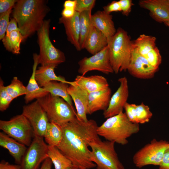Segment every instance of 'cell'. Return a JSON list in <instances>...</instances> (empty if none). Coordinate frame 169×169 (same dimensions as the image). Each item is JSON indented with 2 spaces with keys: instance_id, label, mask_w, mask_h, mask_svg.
<instances>
[{
  "instance_id": "cell-33",
  "label": "cell",
  "mask_w": 169,
  "mask_h": 169,
  "mask_svg": "<svg viewBox=\"0 0 169 169\" xmlns=\"http://www.w3.org/2000/svg\"><path fill=\"white\" fill-rule=\"evenodd\" d=\"M14 99L9 94L6 89L4 82L0 79V110L3 112L6 110Z\"/></svg>"
},
{
  "instance_id": "cell-44",
  "label": "cell",
  "mask_w": 169,
  "mask_h": 169,
  "mask_svg": "<svg viewBox=\"0 0 169 169\" xmlns=\"http://www.w3.org/2000/svg\"><path fill=\"white\" fill-rule=\"evenodd\" d=\"M75 9L73 8H64L61 13L62 17L66 18L73 17L74 15Z\"/></svg>"
},
{
  "instance_id": "cell-42",
  "label": "cell",
  "mask_w": 169,
  "mask_h": 169,
  "mask_svg": "<svg viewBox=\"0 0 169 169\" xmlns=\"http://www.w3.org/2000/svg\"><path fill=\"white\" fill-rule=\"evenodd\" d=\"M14 31H19L20 32L16 20L13 18H11L9 21L5 35H8L11 32Z\"/></svg>"
},
{
  "instance_id": "cell-2",
  "label": "cell",
  "mask_w": 169,
  "mask_h": 169,
  "mask_svg": "<svg viewBox=\"0 0 169 169\" xmlns=\"http://www.w3.org/2000/svg\"><path fill=\"white\" fill-rule=\"evenodd\" d=\"M13 10L23 41L40 29L49 8L44 0H17Z\"/></svg>"
},
{
  "instance_id": "cell-27",
  "label": "cell",
  "mask_w": 169,
  "mask_h": 169,
  "mask_svg": "<svg viewBox=\"0 0 169 169\" xmlns=\"http://www.w3.org/2000/svg\"><path fill=\"white\" fill-rule=\"evenodd\" d=\"M156 38L153 36L145 34L140 35L133 41V48L139 54L145 57L156 46Z\"/></svg>"
},
{
  "instance_id": "cell-36",
  "label": "cell",
  "mask_w": 169,
  "mask_h": 169,
  "mask_svg": "<svg viewBox=\"0 0 169 169\" xmlns=\"http://www.w3.org/2000/svg\"><path fill=\"white\" fill-rule=\"evenodd\" d=\"M75 11L80 13L86 11H92L95 5V0H76Z\"/></svg>"
},
{
  "instance_id": "cell-31",
  "label": "cell",
  "mask_w": 169,
  "mask_h": 169,
  "mask_svg": "<svg viewBox=\"0 0 169 169\" xmlns=\"http://www.w3.org/2000/svg\"><path fill=\"white\" fill-rule=\"evenodd\" d=\"M6 89L14 99L21 95H25L27 93L26 86L17 77H14L11 83L6 86Z\"/></svg>"
},
{
  "instance_id": "cell-35",
  "label": "cell",
  "mask_w": 169,
  "mask_h": 169,
  "mask_svg": "<svg viewBox=\"0 0 169 169\" xmlns=\"http://www.w3.org/2000/svg\"><path fill=\"white\" fill-rule=\"evenodd\" d=\"M10 8L4 13L0 15V39L2 40L5 36L9 21V18L12 9Z\"/></svg>"
},
{
  "instance_id": "cell-30",
  "label": "cell",
  "mask_w": 169,
  "mask_h": 169,
  "mask_svg": "<svg viewBox=\"0 0 169 169\" xmlns=\"http://www.w3.org/2000/svg\"><path fill=\"white\" fill-rule=\"evenodd\" d=\"M2 40L7 51L14 54H20V45L23 38L19 31H12L9 35H5Z\"/></svg>"
},
{
  "instance_id": "cell-49",
  "label": "cell",
  "mask_w": 169,
  "mask_h": 169,
  "mask_svg": "<svg viewBox=\"0 0 169 169\" xmlns=\"http://www.w3.org/2000/svg\"><path fill=\"white\" fill-rule=\"evenodd\" d=\"M168 2H169V0H168Z\"/></svg>"
},
{
  "instance_id": "cell-16",
  "label": "cell",
  "mask_w": 169,
  "mask_h": 169,
  "mask_svg": "<svg viewBox=\"0 0 169 169\" xmlns=\"http://www.w3.org/2000/svg\"><path fill=\"white\" fill-rule=\"evenodd\" d=\"M69 85L67 92L74 101L77 110V117L79 120L87 122L88 105V93L74 84Z\"/></svg>"
},
{
  "instance_id": "cell-7",
  "label": "cell",
  "mask_w": 169,
  "mask_h": 169,
  "mask_svg": "<svg viewBox=\"0 0 169 169\" xmlns=\"http://www.w3.org/2000/svg\"><path fill=\"white\" fill-rule=\"evenodd\" d=\"M50 20H44L40 29L37 32L38 42L39 48L38 64L41 66L49 64L58 65L64 62L66 58L64 53L55 48L49 38Z\"/></svg>"
},
{
  "instance_id": "cell-38",
  "label": "cell",
  "mask_w": 169,
  "mask_h": 169,
  "mask_svg": "<svg viewBox=\"0 0 169 169\" xmlns=\"http://www.w3.org/2000/svg\"><path fill=\"white\" fill-rule=\"evenodd\" d=\"M122 14L128 16L131 11L133 5L131 0H120L118 1Z\"/></svg>"
},
{
  "instance_id": "cell-48",
  "label": "cell",
  "mask_w": 169,
  "mask_h": 169,
  "mask_svg": "<svg viewBox=\"0 0 169 169\" xmlns=\"http://www.w3.org/2000/svg\"><path fill=\"white\" fill-rule=\"evenodd\" d=\"M73 169H84L77 168H74Z\"/></svg>"
},
{
  "instance_id": "cell-11",
  "label": "cell",
  "mask_w": 169,
  "mask_h": 169,
  "mask_svg": "<svg viewBox=\"0 0 169 169\" xmlns=\"http://www.w3.org/2000/svg\"><path fill=\"white\" fill-rule=\"evenodd\" d=\"M78 72L82 76L92 70H97L106 74L114 72L110 62L108 46L90 57H84L78 62Z\"/></svg>"
},
{
  "instance_id": "cell-25",
  "label": "cell",
  "mask_w": 169,
  "mask_h": 169,
  "mask_svg": "<svg viewBox=\"0 0 169 169\" xmlns=\"http://www.w3.org/2000/svg\"><path fill=\"white\" fill-rule=\"evenodd\" d=\"M48 154L55 169H74L72 161L57 147L48 146Z\"/></svg>"
},
{
  "instance_id": "cell-17",
  "label": "cell",
  "mask_w": 169,
  "mask_h": 169,
  "mask_svg": "<svg viewBox=\"0 0 169 169\" xmlns=\"http://www.w3.org/2000/svg\"><path fill=\"white\" fill-rule=\"evenodd\" d=\"M74 81L75 84L88 93L104 90L109 87L107 79L101 75H77Z\"/></svg>"
},
{
  "instance_id": "cell-14",
  "label": "cell",
  "mask_w": 169,
  "mask_h": 169,
  "mask_svg": "<svg viewBox=\"0 0 169 169\" xmlns=\"http://www.w3.org/2000/svg\"><path fill=\"white\" fill-rule=\"evenodd\" d=\"M159 69L152 66L146 59L134 49L127 70L133 76L140 79L153 78Z\"/></svg>"
},
{
  "instance_id": "cell-46",
  "label": "cell",
  "mask_w": 169,
  "mask_h": 169,
  "mask_svg": "<svg viewBox=\"0 0 169 169\" xmlns=\"http://www.w3.org/2000/svg\"><path fill=\"white\" fill-rule=\"evenodd\" d=\"M76 0H68L65 1L64 4V8L74 9H75Z\"/></svg>"
},
{
  "instance_id": "cell-37",
  "label": "cell",
  "mask_w": 169,
  "mask_h": 169,
  "mask_svg": "<svg viewBox=\"0 0 169 169\" xmlns=\"http://www.w3.org/2000/svg\"><path fill=\"white\" fill-rule=\"evenodd\" d=\"M136 105L127 102L124 106V109L129 120L132 123L138 124L136 117Z\"/></svg>"
},
{
  "instance_id": "cell-3",
  "label": "cell",
  "mask_w": 169,
  "mask_h": 169,
  "mask_svg": "<svg viewBox=\"0 0 169 169\" xmlns=\"http://www.w3.org/2000/svg\"><path fill=\"white\" fill-rule=\"evenodd\" d=\"M139 131V124L130 122L123 112L107 118L97 129L99 136L122 145H126L127 139Z\"/></svg>"
},
{
  "instance_id": "cell-10",
  "label": "cell",
  "mask_w": 169,
  "mask_h": 169,
  "mask_svg": "<svg viewBox=\"0 0 169 169\" xmlns=\"http://www.w3.org/2000/svg\"><path fill=\"white\" fill-rule=\"evenodd\" d=\"M48 145L43 137L34 136L20 165L22 169H39L41 164L49 158Z\"/></svg>"
},
{
  "instance_id": "cell-22",
  "label": "cell",
  "mask_w": 169,
  "mask_h": 169,
  "mask_svg": "<svg viewBox=\"0 0 169 169\" xmlns=\"http://www.w3.org/2000/svg\"><path fill=\"white\" fill-rule=\"evenodd\" d=\"M108 41L105 35L92 26L86 39L84 49L93 55L107 47Z\"/></svg>"
},
{
  "instance_id": "cell-39",
  "label": "cell",
  "mask_w": 169,
  "mask_h": 169,
  "mask_svg": "<svg viewBox=\"0 0 169 169\" xmlns=\"http://www.w3.org/2000/svg\"><path fill=\"white\" fill-rule=\"evenodd\" d=\"M17 1L16 0H0V15L6 12L10 8H13Z\"/></svg>"
},
{
  "instance_id": "cell-13",
  "label": "cell",
  "mask_w": 169,
  "mask_h": 169,
  "mask_svg": "<svg viewBox=\"0 0 169 169\" xmlns=\"http://www.w3.org/2000/svg\"><path fill=\"white\" fill-rule=\"evenodd\" d=\"M120 86L111 97L109 106L104 111L105 118H108L123 112L124 106L127 102L129 91L128 80L126 77L119 78Z\"/></svg>"
},
{
  "instance_id": "cell-8",
  "label": "cell",
  "mask_w": 169,
  "mask_h": 169,
  "mask_svg": "<svg viewBox=\"0 0 169 169\" xmlns=\"http://www.w3.org/2000/svg\"><path fill=\"white\" fill-rule=\"evenodd\" d=\"M0 129L9 136L28 147L34 137L30 122L22 114L8 120H0Z\"/></svg>"
},
{
  "instance_id": "cell-40",
  "label": "cell",
  "mask_w": 169,
  "mask_h": 169,
  "mask_svg": "<svg viewBox=\"0 0 169 169\" xmlns=\"http://www.w3.org/2000/svg\"><path fill=\"white\" fill-rule=\"evenodd\" d=\"M104 10L108 13L113 12H121L118 1H114L103 7Z\"/></svg>"
},
{
  "instance_id": "cell-9",
  "label": "cell",
  "mask_w": 169,
  "mask_h": 169,
  "mask_svg": "<svg viewBox=\"0 0 169 169\" xmlns=\"http://www.w3.org/2000/svg\"><path fill=\"white\" fill-rule=\"evenodd\" d=\"M168 148V141L153 139L134 154L133 163L138 168L149 165L159 166L165 151Z\"/></svg>"
},
{
  "instance_id": "cell-15",
  "label": "cell",
  "mask_w": 169,
  "mask_h": 169,
  "mask_svg": "<svg viewBox=\"0 0 169 169\" xmlns=\"http://www.w3.org/2000/svg\"><path fill=\"white\" fill-rule=\"evenodd\" d=\"M140 7L149 11L150 16L155 20L164 23L169 21V2L168 0H142Z\"/></svg>"
},
{
  "instance_id": "cell-21",
  "label": "cell",
  "mask_w": 169,
  "mask_h": 169,
  "mask_svg": "<svg viewBox=\"0 0 169 169\" xmlns=\"http://www.w3.org/2000/svg\"><path fill=\"white\" fill-rule=\"evenodd\" d=\"M0 146L8 151L16 164H20L27 149L26 146L9 136L3 132H1Z\"/></svg>"
},
{
  "instance_id": "cell-45",
  "label": "cell",
  "mask_w": 169,
  "mask_h": 169,
  "mask_svg": "<svg viewBox=\"0 0 169 169\" xmlns=\"http://www.w3.org/2000/svg\"><path fill=\"white\" fill-rule=\"evenodd\" d=\"M52 164L51 160L48 158L42 163L39 169H52Z\"/></svg>"
},
{
  "instance_id": "cell-28",
  "label": "cell",
  "mask_w": 169,
  "mask_h": 169,
  "mask_svg": "<svg viewBox=\"0 0 169 169\" xmlns=\"http://www.w3.org/2000/svg\"><path fill=\"white\" fill-rule=\"evenodd\" d=\"M63 138L61 126L52 122H49L44 138L47 144L50 146L58 147Z\"/></svg>"
},
{
  "instance_id": "cell-1",
  "label": "cell",
  "mask_w": 169,
  "mask_h": 169,
  "mask_svg": "<svg viewBox=\"0 0 169 169\" xmlns=\"http://www.w3.org/2000/svg\"><path fill=\"white\" fill-rule=\"evenodd\" d=\"M63 138L57 147L72 162L74 168L91 169L96 164L91 159L90 143L101 139L97 129L96 122L90 119L87 122L76 117L61 126Z\"/></svg>"
},
{
  "instance_id": "cell-41",
  "label": "cell",
  "mask_w": 169,
  "mask_h": 169,
  "mask_svg": "<svg viewBox=\"0 0 169 169\" xmlns=\"http://www.w3.org/2000/svg\"><path fill=\"white\" fill-rule=\"evenodd\" d=\"M159 166V169H169V148L165 151Z\"/></svg>"
},
{
  "instance_id": "cell-12",
  "label": "cell",
  "mask_w": 169,
  "mask_h": 169,
  "mask_svg": "<svg viewBox=\"0 0 169 169\" xmlns=\"http://www.w3.org/2000/svg\"><path fill=\"white\" fill-rule=\"evenodd\" d=\"M30 122L34 136L44 137L49 122L47 115L37 100L23 107L22 113Z\"/></svg>"
},
{
  "instance_id": "cell-47",
  "label": "cell",
  "mask_w": 169,
  "mask_h": 169,
  "mask_svg": "<svg viewBox=\"0 0 169 169\" xmlns=\"http://www.w3.org/2000/svg\"><path fill=\"white\" fill-rule=\"evenodd\" d=\"M167 26L169 27V21L165 23Z\"/></svg>"
},
{
  "instance_id": "cell-34",
  "label": "cell",
  "mask_w": 169,
  "mask_h": 169,
  "mask_svg": "<svg viewBox=\"0 0 169 169\" xmlns=\"http://www.w3.org/2000/svg\"><path fill=\"white\" fill-rule=\"evenodd\" d=\"M144 57L152 66L159 69L162 58L159 50L156 46L149 52Z\"/></svg>"
},
{
  "instance_id": "cell-23",
  "label": "cell",
  "mask_w": 169,
  "mask_h": 169,
  "mask_svg": "<svg viewBox=\"0 0 169 169\" xmlns=\"http://www.w3.org/2000/svg\"><path fill=\"white\" fill-rule=\"evenodd\" d=\"M38 54H33L34 63L32 73L26 86L27 93L24 98L26 103H28L34 99L37 100L43 97L49 93L43 88L40 87L35 79V72L38 64Z\"/></svg>"
},
{
  "instance_id": "cell-5",
  "label": "cell",
  "mask_w": 169,
  "mask_h": 169,
  "mask_svg": "<svg viewBox=\"0 0 169 169\" xmlns=\"http://www.w3.org/2000/svg\"><path fill=\"white\" fill-rule=\"evenodd\" d=\"M37 100L46 112L49 122L62 126L77 116L72 105L59 96L49 93Z\"/></svg>"
},
{
  "instance_id": "cell-29",
  "label": "cell",
  "mask_w": 169,
  "mask_h": 169,
  "mask_svg": "<svg viewBox=\"0 0 169 169\" xmlns=\"http://www.w3.org/2000/svg\"><path fill=\"white\" fill-rule=\"evenodd\" d=\"M92 11H86L79 13V44L81 49H84L86 39L92 26L91 17Z\"/></svg>"
},
{
  "instance_id": "cell-43",
  "label": "cell",
  "mask_w": 169,
  "mask_h": 169,
  "mask_svg": "<svg viewBox=\"0 0 169 169\" xmlns=\"http://www.w3.org/2000/svg\"><path fill=\"white\" fill-rule=\"evenodd\" d=\"M0 169H22L21 166L18 164H13L4 160L0 162Z\"/></svg>"
},
{
  "instance_id": "cell-6",
  "label": "cell",
  "mask_w": 169,
  "mask_h": 169,
  "mask_svg": "<svg viewBox=\"0 0 169 169\" xmlns=\"http://www.w3.org/2000/svg\"><path fill=\"white\" fill-rule=\"evenodd\" d=\"M115 143L100 139L90 143L91 159L96 169H125L115 151Z\"/></svg>"
},
{
  "instance_id": "cell-32",
  "label": "cell",
  "mask_w": 169,
  "mask_h": 169,
  "mask_svg": "<svg viewBox=\"0 0 169 169\" xmlns=\"http://www.w3.org/2000/svg\"><path fill=\"white\" fill-rule=\"evenodd\" d=\"M135 108L137 123L143 124L148 122L153 115L149 107L142 102L139 105H136Z\"/></svg>"
},
{
  "instance_id": "cell-24",
  "label": "cell",
  "mask_w": 169,
  "mask_h": 169,
  "mask_svg": "<svg viewBox=\"0 0 169 169\" xmlns=\"http://www.w3.org/2000/svg\"><path fill=\"white\" fill-rule=\"evenodd\" d=\"M57 65L49 64L41 66L37 69L35 73L36 79L40 86L43 87L45 84L52 81H56L73 85V81H69L61 76H58L54 73V69Z\"/></svg>"
},
{
  "instance_id": "cell-19",
  "label": "cell",
  "mask_w": 169,
  "mask_h": 169,
  "mask_svg": "<svg viewBox=\"0 0 169 169\" xmlns=\"http://www.w3.org/2000/svg\"><path fill=\"white\" fill-rule=\"evenodd\" d=\"M91 21L92 26L105 35L108 40L116 32L112 15L104 10L98 11L92 14Z\"/></svg>"
},
{
  "instance_id": "cell-20",
  "label": "cell",
  "mask_w": 169,
  "mask_h": 169,
  "mask_svg": "<svg viewBox=\"0 0 169 169\" xmlns=\"http://www.w3.org/2000/svg\"><path fill=\"white\" fill-rule=\"evenodd\" d=\"M110 88L88 93L87 114L91 115L98 110L104 111L108 108L111 98Z\"/></svg>"
},
{
  "instance_id": "cell-26",
  "label": "cell",
  "mask_w": 169,
  "mask_h": 169,
  "mask_svg": "<svg viewBox=\"0 0 169 169\" xmlns=\"http://www.w3.org/2000/svg\"><path fill=\"white\" fill-rule=\"evenodd\" d=\"M69 84L64 82L52 81L46 83L42 87L52 95L59 96L72 105V100L67 92Z\"/></svg>"
},
{
  "instance_id": "cell-4",
  "label": "cell",
  "mask_w": 169,
  "mask_h": 169,
  "mask_svg": "<svg viewBox=\"0 0 169 169\" xmlns=\"http://www.w3.org/2000/svg\"><path fill=\"white\" fill-rule=\"evenodd\" d=\"M110 62L115 74L127 70L133 50V41L126 31L118 28L115 34L108 39Z\"/></svg>"
},
{
  "instance_id": "cell-18",
  "label": "cell",
  "mask_w": 169,
  "mask_h": 169,
  "mask_svg": "<svg viewBox=\"0 0 169 169\" xmlns=\"http://www.w3.org/2000/svg\"><path fill=\"white\" fill-rule=\"evenodd\" d=\"M79 13L75 11L74 16L69 18L61 17L59 19V23L62 24L65 28L68 41L72 44L78 51L81 49L79 44L80 23Z\"/></svg>"
}]
</instances>
